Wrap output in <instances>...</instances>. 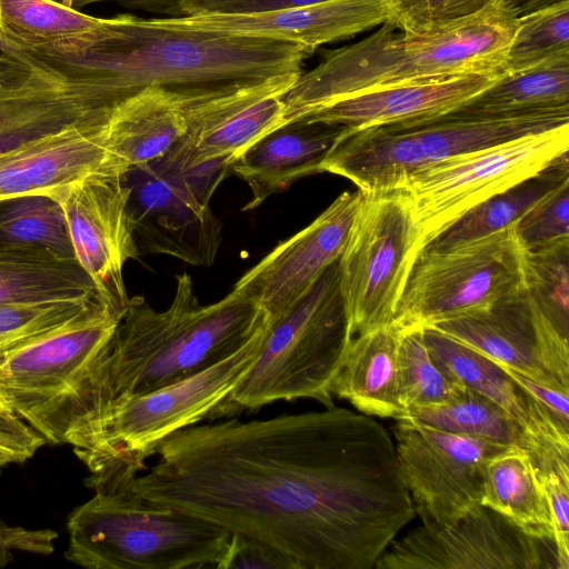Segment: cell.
Wrapping results in <instances>:
<instances>
[{"label": "cell", "instance_id": "15", "mask_svg": "<svg viewBox=\"0 0 569 569\" xmlns=\"http://www.w3.org/2000/svg\"><path fill=\"white\" fill-rule=\"evenodd\" d=\"M392 427L402 480L425 526H447L481 505L486 463L511 448L403 418Z\"/></svg>", "mask_w": 569, "mask_h": 569}, {"label": "cell", "instance_id": "14", "mask_svg": "<svg viewBox=\"0 0 569 569\" xmlns=\"http://www.w3.org/2000/svg\"><path fill=\"white\" fill-rule=\"evenodd\" d=\"M231 167L218 160L179 170L158 160L130 169L128 208L141 252L177 258L192 266L213 263L221 243V223L210 199Z\"/></svg>", "mask_w": 569, "mask_h": 569}, {"label": "cell", "instance_id": "38", "mask_svg": "<svg viewBox=\"0 0 569 569\" xmlns=\"http://www.w3.org/2000/svg\"><path fill=\"white\" fill-rule=\"evenodd\" d=\"M525 289L551 321L569 331V239L526 251Z\"/></svg>", "mask_w": 569, "mask_h": 569}, {"label": "cell", "instance_id": "40", "mask_svg": "<svg viewBox=\"0 0 569 569\" xmlns=\"http://www.w3.org/2000/svg\"><path fill=\"white\" fill-rule=\"evenodd\" d=\"M388 21L408 33L440 29L470 17L493 0H383Z\"/></svg>", "mask_w": 569, "mask_h": 569}, {"label": "cell", "instance_id": "44", "mask_svg": "<svg viewBox=\"0 0 569 569\" xmlns=\"http://www.w3.org/2000/svg\"><path fill=\"white\" fill-rule=\"evenodd\" d=\"M47 441L24 421L0 419V452L12 462H23L31 458Z\"/></svg>", "mask_w": 569, "mask_h": 569}, {"label": "cell", "instance_id": "34", "mask_svg": "<svg viewBox=\"0 0 569 569\" xmlns=\"http://www.w3.org/2000/svg\"><path fill=\"white\" fill-rule=\"evenodd\" d=\"M53 0H0V34L18 48H33L82 34L103 22Z\"/></svg>", "mask_w": 569, "mask_h": 569}, {"label": "cell", "instance_id": "31", "mask_svg": "<svg viewBox=\"0 0 569 569\" xmlns=\"http://www.w3.org/2000/svg\"><path fill=\"white\" fill-rule=\"evenodd\" d=\"M97 297L76 259L0 249V302H39Z\"/></svg>", "mask_w": 569, "mask_h": 569}, {"label": "cell", "instance_id": "26", "mask_svg": "<svg viewBox=\"0 0 569 569\" xmlns=\"http://www.w3.org/2000/svg\"><path fill=\"white\" fill-rule=\"evenodd\" d=\"M400 332L401 327L392 322L355 336L331 383V395L367 416L401 419L406 409L398 378Z\"/></svg>", "mask_w": 569, "mask_h": 569}, {"label": "cell", "instance_id": "1", "mask_svg": "<svg viewBox=\"0 0 569 569\" xmlns=\"http://www.w3.org/2000/svg\"><path fill=\"white\" fill-rule=\"evenodd\" d=\"M130 481L142 499L266 546L292 569H373L415 517L388 430L341 407L190 426Z\"/></svg>", "mask_w": 569, "mask_h": 569}, {"label": "cell", "instance_id": "33", "mask_svg": "<svg viewBox=\"0 0 569 569\" xmlns=\"http://www.w3.org/2000/svg\"><path fill=\"white\" fill-rule=\"evenodd\" d=\"M0 249L76 259L63 210L48 196L0 200Z\"/></svg>", "mask_w": 569, "mask_h": 569}, {"label": "cell", "instance_id": "23", "mask_svg": "<svg viewBox=\"0 0 569 569\" xmlns=\"http://www.w3.org/2000/svg\"><path fill=\"white\" fill-rule=\"evenodd\" d=\"M505 73L476 72L373 89L337 100L299 121L342 126L352 132L439 117L456 110Z\"/></svg>", "mask_w": 569, "mask_h": 569}, {"label": "cell", "instance_id": "32", "mask_svg": "<svg viewBox=\"0 0 569 569\" xmlns=\"http://www.w3.org/2000/svg\"><path fill=\"white\" fill-rule=\"evenodd\" d=\"M567 178L569 160L568 153H565L538 174L470 209L421 251L451 248L515 224L536 202Z\"/></svg>", "mask_w": 569, "mask_h": 569}, {"label": "cell", "instance_id": "39", "mask_svg": "<svg viewBox=\"0 0 569 569\" xmlns=\"http://www.w3.org/2000/svg\"><path fill=\"white\" fill-rule=\"evenodd\" d=\"M513 226L526 251L569 239V178L536 202Z\"/></svg>", "mask_w": 569, "mask_h": 569}, {"label": "cell", "instance_id": "22", "mask_svg": "<svg viewBox=\"0 0 569 569\" xmlns=\"http://www.w3.org/2000/svg\"><path fill=\"white\" fill-rule=\"evenodd\" d=\"M174 19L197 29L290 41L312 54L321 44L350 38L387 22L388 11L383 0H326L269 12Z\"/></svg>", "mask_w": 569, "mask_h": 569}, {"label": "cell", "instance_id": "50", "mask_svg": "<svg viewBox=\"0 0 569 569\" xmlns=\"http://www.w3.org/2000/svg\"><path fill=\"white\" fill-rule=\"evenodd\" d=\"M11 462H12V460L8 456L0 452V470L3 466L11 463Z\"/></svg>", "mask_w": 569, "mask_h": 569}, {"label": "cell", "instance_id": "6", "mask_svg": "<svg viewBox=\"0 0 569 569\" xmlns=\"http://www.w3.org/2000/svg\"><path fill=\"white\" fill-rule=\"evenodd\" d=\"M352 338L336 261L297 303L269 320L256 360L230 393L232 416L298 398L335 406L330 387Z\"/></svg>", "mask_w": 569, "mask_h": 569}, {"label": "cell", "instance_id": "41", "mask_svg": "<svg viewBox=\"0 0 569 569\" xmlns=\"http://www.w3.org/2000/svg\"><path fill=\"white\" fill-rule=\"evenodd\" d=\"M546 492L559 569H569V473L538 469Z\"/></svg>", "mask_w": 569, "mask_h": 569}, {"label": "cell", "instance_id": "8", "mask_svg": "<svg viewBox=\"0 0 569 569\" xmlns=\"http://www.w3.org/2000/svg\"><path fill=\"white\" fill-rule=\"evenodd\" d=\"M101 301L0 358V399L47 442L70 445L98 361L120 321Z\"/></svg>", "mask_w": 569, "mask_h": 569}, {"label": "cell", "instance_id": "46", "mask_svg": "<svg viewBox=\"0 0 569 569\" xmlns=\"http://www.w3.org/2000/svg\"><path fill=\"white\" fill-rule=\"evenodd\" d=\"M67 7L80 8L101 1H116L124 7L140 9L151 13L166 16V18L183 17V0H53Z\"/></svg>", "mask_w": 569, "mask_h": 569}, {"label": "cell", "instance_id": "27", "mask_svg": "<svg viewBox=\"0 0 569 569\" xmlns=\"http://www.w3.org/2000/svg\"><path fill=\"white\" fill-rule=\"evenodd\" d=\"M179 99L148 88L119 103L106 124L107 142L130 170L162 159L186 132Z\"/></svg>", "mask_w": 569, "mask_h": 569}, {"label": "cell", "instance_id": "30", "mask_svg": "<svg viewBox=\"0 0 569 569\" xmlns=\"http://www.w3.org/2000/svg\"><path fill=\"white\" fill-rule=\"evenodd\" d=\"M481 505L501 513L528 535L553 542L546 492L529 452L511 448L486 463Z\"/></svg>", "mask_w": 569, "mask_h": 569}, {"label": "cell", "instance_id": "36", "mask_svg": "<svg viewBox=\"0 0 569 569\" xmlns=\"http://www.w3.org/2000/svg\"><path fill=\"white\" fill-rule=\"evenodd\" d=\"M569 53V1L519 17L506 59V72Z\"/></svg>", "mask_w": 569, "mask_h": 569}, {"label": "cell", "instance_id": "42", "mask_svg": "<svg viewBox=\"0 0 569 569\" xmlns=\"http://www.w3.org/2000/svg\"><path fill=\"white\" fill-rule=\"evenodd\" d=\"M292 569V566L272 549L238 535H231L229 545L216 569Z\"/></svg>", "mask_w": 569, "mask_h": 569}, {"label": "cell", "instance_id": "4", "mask_svg": "<svg viewBox=\"0 0 569 569\" xmlns=\"http://www.w3.org/2000/svg\"><path fill=\"white\" fill-rule=\"evenodd\" d=\"M519 14L509 0L423 33L385 22L371 36L327 51L283 94L286 121L297 122L342 98L408 82L476 72H506Z\"/></svg>", "mask_w": 569, "mask_h": 569}, {"label": "cell", "instance_id": "3", "mask_svg": "<svg viewBox=\"0 0 569 569\" xmlns=\"http://www.w3.org/2000/svg\"><path fill=\"white\" fill-rule=\"evenodd\" d=\"M269 323L267 312L232 289L201 305L188 273L176 277L173 299L164 310L142 297L130 298L101 355L73 448L116 403L187 379L226 359Z\"/></svg>", "mask_w": 569, "mask_h": 569}, {"label": "cell", "instance_id": "24", "mask_svg": "<svg viewBox=\"0 0 569 569\" xmlns=\"http://www.w3.org/2000/svg\"><path fill=\"white\" fill-rule=\"evenodd\" d=\"M422 329L432 358L452 379L501 406L556 466L569 471V430L560 427L501 365L431 326Z\"/></svg>", "mask_w": 569, "mask_h": 569}, {"label": "cell", "instance_id": "11", "mask_svg": "<svg viewBox=\"0 0 569 569\" xmlns=\"http://www.w3.org/2000/svg\"><path fill=\"white\" fill-rule=\"evenodd\" d=\"M568 148L566 124L467 152L406 178L395 190L409 202L420 251L470 209L538 174Z\"/></svg>", "mask_w": 569, "mask_h": 569}, {"label": "cell", "instance_id": "19", "mask_svg": "<svg viewBox=\"0 0 569 569\" xmlns=\"http://www.w3.org/2000/svg\"><path fill=\"white\" fill-rule=\"evenodd\" d=\"M300 74L277 76L181 106L186 132L160 160L179 170L217 160L233 164L251 146L287 124L282 97Z\"/></svg>", "mask_w": 569, "mask_h": 569}, {"label": "cell", "instance_id": "45", "mask_svg": "<svg viewBox=\"0 0 569 569\" xmlns=\"http://www.w3.org/2000/svg\"><path fill=\"white\" fill-rule=\"evenodd\" d=\"M502 367L560 427L569 430V391L551 388L535 381L521 372L505 366Z\"/></svg>", "mask_w": 569, "mask_h": 569}, {"label": "cell", "instance_id": "43", "mask_svg": "<svg viewBox=\"0 0 569 569\" xmlns=\"http://www.w3.org/2000/svg\"><path fill=\"white\" fill-rule=\"evenodd\" d=\"M326 0H183V17L198 14H248L308 6Z\"/></svg>", "mask_w": 569, "mask_h": 569}, {"label": "cell", "instance_id": "48", "mask_svg": "<svg viewBox=\"0 0 569 569\" xmlns=\"http://www.w3.org/2000/svg\"><path fill=\"white\" fill-rule=\"evenodd\" d=\"M18 417L13 415L10 408L0 399V419L3 420H13Z\"/></svg>", "mask_w": 569, "mask_h": 569}, {"label": "cell", "instance_id": "49", "mask_svg": "<svg viewBox=\"0 0 569 569\" xmlns=\"http://www.w3.org/2000/svg\"><path fill=\"white\" fill-rule=\"evenodd\" d=\"M16 46L11 44L7 39L0 34V52H9L14 50Z\"/></svg>", "mask_w": 569, "mask_h": 569}, {"label": "cell", "instance_id": "29", "mask_svg": "<svg viewBox=\"0 0 569 569\" xmlns=\"http://www.w3.org/2000/svg\"><path fill=\"white\" fill-rule=\"evenodd\" d=\"M403 418L440 430L522 449L532 456L538 469L555 467L569 473L548 458L507 410L470 388L463 387L456 397L446 402L410 408L401 419Z\"/></svg>", "mask_w": 569, "mask_h": 569}, {"label": "cell", "instance_id": "2", "mask_svg": "<svg viewBox=\"0 0 569 569\" xmlns=\"http://www.w3.org/2000/svg\"><path fill=\"white\" fill-rule=\"evenodd\" d=\"M113 107L157 88L181 106L302 72L311 54L284 40L197 29L174 18H104L82 34Z\"/></svg>", "mask_w": 569, "mask_h": 569}, {"label": "cell", "instance_id": "18", "mask_svg": "<svg viewBox=\"0 0 569 569\" xmlns=\"http://www.w3.org/2000/svg\"><path fill=\"white\" fill-rule=\"evenodd\" d=\"M430 326L499 365L569 391V331L551 321L525 287L487 309Z\"/></svg>", "mask_w": 569, "mask_h": 569}, {"label": "cell", "instance_id": "47", "mask_svg": "<svg viewBox=\"0 0 569 569\" xmlns=\"http://www.w3.org/2000/svg\"><path fill=\"white\" fill-rule=\"evenodd\" d=\"M569 0H509L520 16Z\"/></svg>", "mask_w": 569, "mask_h": 569}, {"label": "cell", "instance_id": "10", "mask_svg": "<svg viewBox=\"0 0 569 569\" xmlns=\"http://www.w3.org/2000/svg\"><path fill=\"white\" fill-rule=\"evenodd\" d=\"M96 67L70 37L0 52V153L79 124L110 118Z\"/></svg>", "mask_w": 569, "mask_h": 569}, {"label": "cell", "instance_id": "37", "mask_svg": "<svg viewBox=\"0 0 569 569\" xmlns=\"http://www.w3.org/2000/svg\"><path fill=\"white\" fill-rule=\"evenodd\" d=\"M98 297L39 302H0V358L87 312Z\"/></svg>", "mask_w": 569, "mask_h": 569}, {"label": "cell", "instance_id": "5", "mask_svg": "<svg viewBox=\"0 0 569 569\" xmlns=\"http://www.w3.org/2000/svg\"><path fill=\"white\" fill-rule=\"evenodd\" d=\"M137 475L118 466L91 472L94 495L68 517L64 558L88 569L216 568L231 533L142 499L130 487Z\"/></svg>", "mask_w": 569, "mask_h": 569}, {"label": "cell", "instance_id": "25", "mask_svg": "<svg viewBox=\"0 0 569 569\" xmlns=\"http://www.w3.org/2000/svg\"><path fill=\"white\" fill-rule=\"evenodd\" d=\"M348 131L342 126L297 121L251 146L231 167L251 192L243 210L256 209L297 180L320 173L323 159Z\"/></svg>", "mask_w": 569, "mask_h": 569}, {"label": "cell", "instance_id": "16", "mask_svg": "<svg viewBox=\"0 0 569 569\" xmlns=\"http://www.w3.org/2000/svg\"><path fill=\"white\" fill-rule=\"evenodd\" d=\"M376 569H559L555 543L479 505L447 526H420L393 541Z\"/></svg>", "mask_w": 569, "mask_h": 569}, {"label": "cell", "instance_id": "9", "mask_svg": "<svg viewBox=\"0 0 569 569\" xmlns=\"http://www.w3.org/2000/svg\"><path fill=\"white\" fill-rule=\"evenodd\" d=\"M267 328L211 367L116 403L73 447L74 453L90 472L108 466L139 472L167 437L207 418L231 417L230 393L256 360Z\"/></svg>", "mask_w": 569, "mask_h": 569}, {"label": "cell", "instance_id": "12", "mask_svg": "<svg viewBox=\"0 0 569 569\" xmlns=\"http://www.w3.org/2000/svg\"><path fill=\"white\" fill-rule=\"evenodd\" d=\"M419 234L399 190L365 193L338 260L351 335L390 325L415 261Z\"/></svg>", "mask_w": 569, "mask_h": 569}, {"label": "cell", "instance_id": "17", "mask_svg": "<svg viewBox=\"0 0 569 569\" xmlns=\"http://www.w3.org/2000/svg\"><path fill=\"white\" fill-rule=\"evenodd\" d=\"M123 176L90 174L51 197L63 210L76 259L91 279L98 299L120 318L130 301L123 267L140 254Z\"/></svg>", "mask_w": 569, "mask_h": 569}, {"label": "cell", "instance_id": "28", "mask_svg": "<svg viewBox=\"0 0 569 569\" xmlns=\"http://www.w3.org/2000/svg\"><path fill=\"white\" fill-rule=\"evenodd\" d=\"M569 110V53L506 72L476 97L448 112L463 118H511Z\"/></svg>", "mask_w": 569, "mask_h": 569}, {"label": "cell", "instance_id": "13", "mask_svg": "<svg viewBox=\"0 0 569 569\" xmlns=\"http://www.w3.org/2000/svg\"><path fill=\"white\" fill-rule=\"evenodd\" d=\"M515 226L451 248L420 251L400 298V327L430 326L487 309L525 287Z\"/></svg>", "mask_w": 569, "mask_h": 569}, {"label": "cell", "instance_id": "21", "mask_svg": "<svg viewBox=\"0 0 569 569\" xmlns=\"http://www.w3.org/2000/svg\"><path fill=\"white\" fill-rule=\"evenodd\" d=\"M106 124L69 127L1 152L0 200L52 197L94 173L126 174L129 169L108 146Z\"/></svg>", "mask_w": 569, "mask_h": 569}, {"label": "cell", "instance_id": "35", "mask_svg": "<svg viewBox=\"0 0 569 569\" xmlns=\"http://www.w3.org/2000/svg\"><path fill=\"white\" fill-rule=\"evenodd\" d=\"M398 378L406 411L415 407L446 402L463 388L432 358L421 326L401 327L398 343Z\"/></svg>", "mask_w": 569, "mask_h": 569}, {"label": "cell", "instance_id": "20", "mask_svg": "<svg viewBox=\"0 0 569 569\" xmlns=\"http://www.w3.org/2000/svg\"><path fill=\"white\" fill-rule=\"evenodd\" d=\"M363 192L341 193L310 224L279 242L233 289L256 301L273 320L297 303L339 260Z\"/></svg>", "mask_w": 569, "mask_h": 569}, {"label": "cell", "instance_id": "7", "mask_svg": "<svg viewBox=\"0 0 569 569\" xmlns=\"http://www.w3.org/2000/svg\"><path fill=\"white\" fill-rule=\"evenodd\" d=\"M569 124V110L511 118L439 117L348 131L320 170L365 193L395 190L406 178L447 159Z\"/></svg>", "mask_w": 569, "mask_h": 569}]
</instances>
